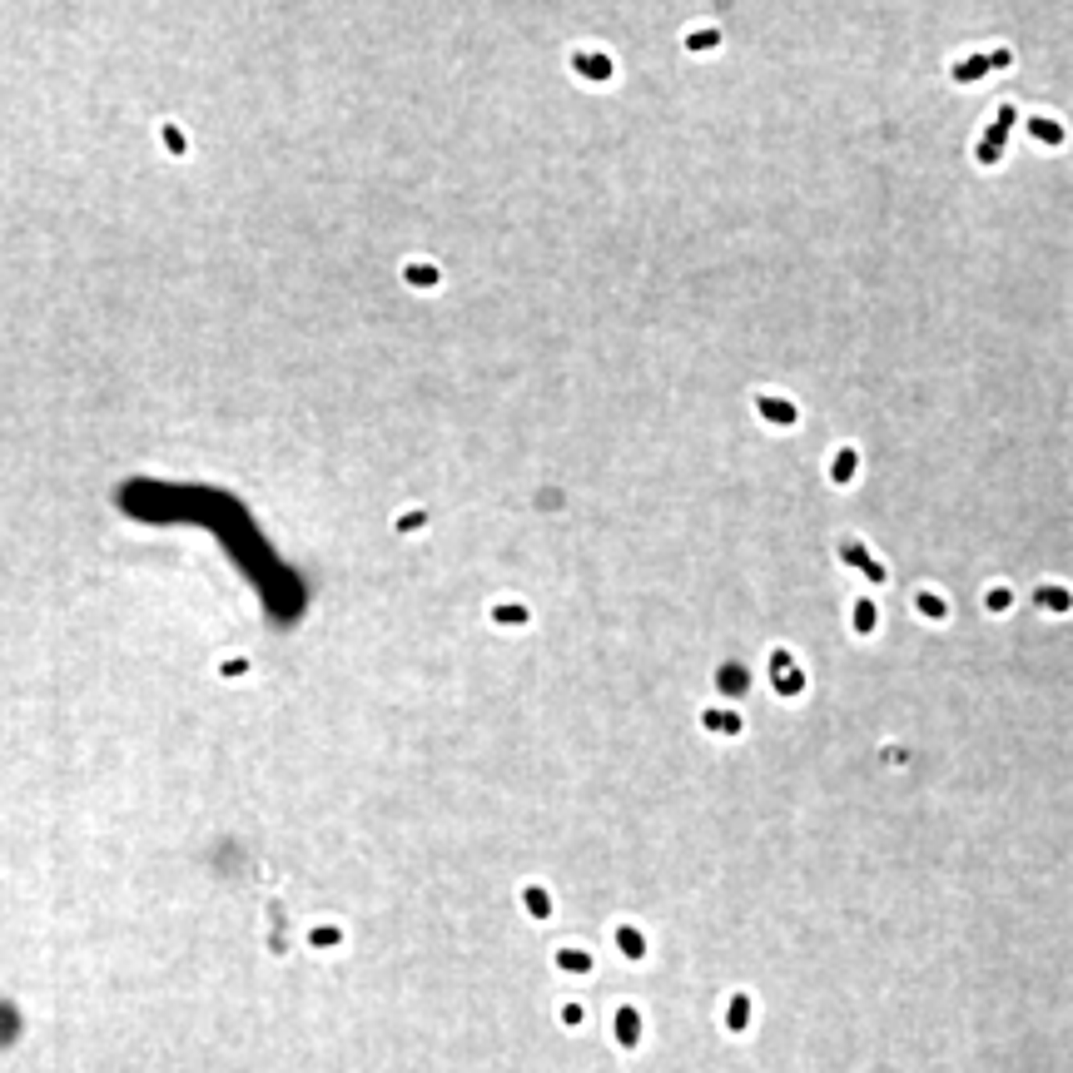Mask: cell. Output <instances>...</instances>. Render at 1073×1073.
Wrapping results in <instances>:
<instances>
[{"mask_svg": "<svg viewBox=\"0 0 1073 1073\" xmlns=\"http://www.w3.org/2000/svg\"><path fill=\"white\" fill-rule=\"evenodd\" d=\"M802 98L816 112H830V119H851V112H865V85L844 71H802Z\"/></svg>", "mask_w": 1073, "mask_h": 1073, "instance_id": "1", "label": "cell"}, {"mask_svg": "<svg viewBox=\"0 0 1073 1073\" xmlns=\"http://www.w3.org/2000/svg\"><path fill=\"white\" fill-rule=\"evenodd\" d=\"M983 1025H997V1032H1011V1038H1032L1038 1025H1046V1011H1038V997H1018V989H989V997H983Z\"/></svg>", "mask_w": 1073, "mask_h": 1073, "instance_id": "2", "label": "cell"}, {"mask_svg": "<svg viewBox=\"0 0 1073 1073\" xmlns=\"http://www.w3.org/2000/svg\"><path fill=\"white\" fill-rule=\"evenodd\" d=\"M565 391H572L579 405H614V398H621V376H614V370H592V362H572V370H565Z\"/></svg>", "mask_w": 1073, "mask_h": 1073, "instance_id": "3", "label": "cell"}, {"mask_svg": "<svg viewBox=\"0 0 1073 1073\" xmlns=\"http://www.w3.org/2000/svg\"><path fill=\"white\" fill-rule=\"evenodd\" d=\"M684 865H690V879H739V871H746V857H739L732 844H690Z\"/></svg>", "mask_w": 1073, "mask_h": 1073, "instance_id": "4", "label": "cell"}, {"mask_svg": "<svg viewBox=\"0 0 1073 1073\" xmlns=\"http://www.w3.org/2000/svg\"><path fill=\"white\" fill-rule=\"evenodd\" d=\"M955 63H962L969 77H976V71H1004V63H1011V36H983V42H962V56H955Z\"/></svg>", "mask_w": 1073, "mask_h": 1073, "instance_id": "5", "label": "cell"}, {"mask_svg": "<svg viewBox=\"0 0 1073 1073\" xmlns=\"http://www.w3.org/2000/svg\"><path fill=\"white\" fill-rule=\"evenodd\" d=\"M223 195H230V209H238V217H266V189H258V181L244 175V168H230V175H223Z\"/></svg>", "mask_w": 1073, "mask_h": 1073, "instance_id": "6", "label": "cell"}, {"mask_svg": "<svg viewBox=\"0 0 1073 1073\" xmlns=\"http://www.w3.org/2000/svg\"><path fill=\"white\" fill-rule=\"evenodd\" d=\"M592 739H600V718L586 712V718H565V725H558L551 746H558V753H572V746H592Z\"/></svg>", "mask_w": 1073, "mask_h": 1073, "instance_id": "7", "label": "cell"}, {"mask_svg": "<svg viewBox=\"0 0 1073 1073\" xmlns=\"http://www.w3.org/2000/svg\"><path fill=\"white\" fill-rule=\"evenodd\" d=\"M307 941H314V948H342V941H349V928H342V920H314Z\"/></svg>", "mask_w": 1073, "mask_h": 1073, "instance_id": "8", "label": "cell"}, {"mask_svg": "<svg viewBox=\"0 0 1073 1073\" xmlns=\"http://www.w3.org/2000/svg\"><path fill=\"white\" fill-rule=\"evenodd\" d=\"M1011 962H1018V969H1025V962L1046 969V941H1038V934H1032V941H1011Z\"/></svg>", "mask_w": 1073, "mask_h": 1073, "instance_id": "9", "label": "cell"}, {"mask_svg": "<svg viewBox=\"0 0 1073 1073\" xmlns=\"http://www.w3.org/2000/svg\"><path fill=\"white\" fill-rule=\"evenodd\" d=\"M1060 579H1066V592H1073V544L1060 551Z\"/></svg>", "mask_w": 1073, "mask_h": 1073, "instance_id": "10", "label": "cell"}]
</instances>
